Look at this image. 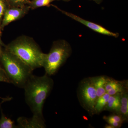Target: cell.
<instances>
[{
	"label": "cell",
	"mask_w": 128,
	"mask_h": 128,
	"mask_svg": "<svg viewBox=\"0 0 128 128\" xmlns=\"http://www.w3.org/2000/svg\"><path fill=\"white\" fill-rule=\"evenodd\" d=\"M54 84L52 79L46 74L42 76L32 74L28 80L23 89L25 101L33 115L44 118V105Z\"/></svg>",
	"instance_id": "6da1fadb"
},
{
	"label": "cell",
	"mask_w": 128,
	"mask_h": 128,
	"mask_svg": "<svg viewBox=\"0 0 128 128\" xmlns=\"http://www.w3.org/2000/svg\"><path fill=\"white\" fill-rule=\"evenodd\" d=\"M79 96L85 109L90 113H94L98 97L96 89L89 78L82 82L79 89Z\"/></svg>",
	"instance_id": "5b68a950"
},
{
	"label": "cell",
	"mask_w": 128,
	"mask_h": 128,
	"mask_svg": "<svg viewBox=\"0 0 128 128\" xmlns=\"http://www.w3.org/2000/svg\"><path fill=\"white\" fill-rule=\"evenodd\" d=\"M51 5L54 7L56 9L58 10L59 11L62 12L63 14H65V15L68 16L70 18L73 19V20L82 24L83 25L86 26L87 27L89 28L90 29H92V30H93V31H95L101 34L110 36L115 37V38H118L119 36V34L117 33H114L113 32H110V31L107 30L106 28L103 27V26L100 25H98V24L94 23L93 22H90V21L86 20L81 18L79 16H76V15L70 13V12H68L65 11L61 10V9H60L59 8L56 6H54V5L52 4H51Z\"/></svg>",
	"instance_id": "8992f818"
},
{
	"label": "cell",
	"mask_w": 128,
	"mask_h": 128,
	"mask_svg": "<svg viewBox=\"0 0 128 128\" xmlns=\"http://www.w3.org/2000/svg\"><path fill=\"white\" fill-rule=\"evenodd\" d=\"M110 95L107 92L97 99L94 108V114H99L104 110Z\"/></svg>",
	"instance_id": "4fadbf2b"
},
{
	"label": "cell",
	"mask_w": 128,
	"mask_h": 128,
	"mask_svg": "<svg viewBox=\"0 0 128 128\" xmlns=\"http://www.w3.org/2000/svg\"><path fill=\"white\" fill-rule=\"evenodd\" d=\"M1 116L0 118V128H17L15 125L14 121L10 118H8L2 112L0 107Z\"/></svg>",
	"instance_id": "9a60e30c"
},
{
	"label": "cell",
	"mask_w": 128,
	"mask_h": 128,
	"mask_svg": "<svg viewBox=\"0 0 128 128\" xmlns=\"http://www.w3.org/2000/svg\"><path fill=\"white\" fill-rule=\"evenodd\" d=\"M104 128H115L114 126L110 125L109 124H106L104 126Z\"/></svg>",
	"instance_id": "7402d4cb"
},
{
	"label": "cell",
	"mask_w": 128,
	"mask_h": 128,
	"mask_svg": "<svg viewBox=\"0 0 128 128\" xmlns=\"http://www.w3.org/2000/svg\"><path fill=\"white\" fill-rule=\"evenodd\" d=\"M121 107V94L110 96L104 110L114 112L119 114Z\"/></svg>",
	"instance_id": "30bf717a"
},
{
	"label": "cell",
	"mask_w": 128,
	"mask_h": 128,
	"mask_svg": "<svg viewBox=\"0 0 128 128\" xmlns=\"http://www.w3.org/2000/svg\"><path fill=\"white\" fill-rule=\"evenodd\" d=\"M64 0V1H69L70 0Z\"/></svg>",
	"instance_id": "d4e9b609"
},
{
	"label": "cell",
	"mask_w": 128,
	"mask_h": 128,
	"mask_svg": "<svg viewBox=\"0 0 128 128\" xmlns=\"http://www.w3.org/2000/svg\"><path fill=\"white\" fill-rule=\"evenodd\" d=\"M72 48L70 44L65 40L54 41L49 52L46 54L43 65L45 74L53 76L57 73L60 67L70 57Z\"/></svg>",
	"instance_id": "277c9868"
},
{
	"label": "cell",
	"mask_w": 128,
	"mask_h": 128,
	"mask_svg": "<svg viewBox=\"0 0 128 128\" xmlns=\"http://www.w3.org/2000/svg\"><path fill=\"white\" fill-rule=\"evenodd\" d=\"M2 50H1L0 48V56L1 55L2 53Z\"/></svg>",
	"instance_id": "cb8c5ba5"
},
{
	"label": "cell",
	"mask_w": 128,
	"mask_h": 128,
	"mask_svg": "<svg viewBox=\"0 0 128 128\" xmlns=\"http://www.w3.org/2000/svg\"><path fill=\"white\" fill-rule=\"evenodd\" d=\"M105 118L114 120V121H116V122H118L122 124L124 121H125L124 119L122 117L121 115L119 114H113L112 115H110L108 116H104Z\"/></svg>",
	"instance_id": "d6986e66"
},
{
	"label": "cell",
	"mask_w": 128,
	"mask_h": 128,
	"mask_svg": "<svg viewBox=\"0 0 128 128\" xmlns=\"http://www.w3.org/2000/svg\"><path fill=\"white\" fill-rule=\"evenodd\" d=\"M5 48L16 56L33 70L42 67L46 54L32 38L19 36L6 45Z\"/></svg>",
	"instance_id": "7a4b0ae2"
},
{
	"label": "cell",
	"mask_w": 128,
	"mask_h": 128,
	"mask_svg": "<svg viewBox=\"0 0 128 128\" xmlns=\"http://www.w3.org/2000/svg\"><path fill=\"white\" fill-rule=\"evenodd\" d=\"M1 32H0V46H4V48L6 47V45H5L4 43L2 42V40L1 38L0 37Z\"/></svg>",
	"instance_id": "44dd1931"
},
{
	"label": "cell",
	"mask_w": 128,
	"mask_h": 128,
	"mask_svg": "<svg viewBox=\"0 0 128 128\" xmlns=\"http://www.w3.org/2000/svg\"><path fill=\"white\" fill-rule=\"evenodd\" d=\"M6 0H0V32L1 33L2 22L5 12L9 7Z\"/></svg>",
	"instance_id": "e0dca14e"
},
{
	"label": "cell",
	"mask_w": 128,
	"mask_h": 128,
	"mask_svg": "<svg viewBox=\"0 0 128 128\" xmlns=\"http://www.w3.org/2000/svg\"><path fill=\"white\" fill-rule=\"evenodd\" d=\"M92 0L94 1L98 4H100L102 2V0Z\"/></svg>",
	"instance_id": "603a6c76"
},
{
	"label": "cell",
	"mask_w": 128,
	"mask_h": 128,
	"mask_svg": "<svg viewBox=\"0 0 128 128\" xmlns=\"http://www.w3.org/2000/svg\"><path fill=\"white\" fill-rule=\"evenodd\" d=\"M107 78L104 76L89 78L96 89L98 98L102 96L106 92L105 86Z\"/></svg>",
	"instance_id": "8fae6325"
},
{
	"label": "cell",
	"mask_w": 128,
	"mask_h": 128,
	"mask_svg": "<svg viewBox=\"0 0 128 128\" xmlns=\"http://www.w3.org/2000/svg\"><path fill=\"white\" fill-rule=\"evenodd\" d=\"M120 114L124 120L128 118V90L121 93V107Z\"/></svg>",
	"instance_id": "7c38bea8"
},
{
	"label": "cell",
	"mask_w": 128,
	"mask_h": 128,
	"mask_svg": "<svg viewBox=\"0 0 128 128\" xmlns=\"http://www.w3.org/2000/svg\"><path fill=\"white\" fill-rule=\"evenodd\" d=\"M56 0H31L28 6L32 10L44 6L49 7L51 2Z\"/></svg>",
	"instance_id": "5bb4252c"
},
{
	"label": "cell",
	"mask_w": 128,
	"mask_h": 128,
	"mask_svg": "<svg viewBox=\"0 0 128 128\" xmlns=\"http://www.w3.org/2000/svg\"><path fill=\"white\" fill-rule=\"evenodd\" d=\"M0 61L10 84L23 89L28 80L33 74V70L19 58L5 48L2 50Z\"/></svg>",
	"instance_id": "3957f363"
},
{
	"label": "cell",
	"mask_w": 128,
	"mask_h": 128,
	"mask_svg": "<svg viewBox=\"0 0 128 128\" xmlns=\"http://www.w3.org/2000/svg\"><path fill=\"white\" fill-rule=\"evenodd\" d=\"M0 82H6V83L10 84V80L7 77L4 70L0 65Z\"/></svg>",
	"instance_id": "ac0fdd59"
},
{
	"label": "cell",
	"mask_w": 128,
	"mask_h": 128,
	"mask_svg": "<svg viewBox=\"0 0 128 128\" xmlns=\"http://www.w3.org/2000/svg\"><path fill=\"white\" fill-rule=\"evenodd\" d=\"M31 0H6L9 7H22L28 6Z\"/></svg>",
	"instance_id": "2e32d148"
},
{
	"label": "cell",
	"mask_w": 128,
	"mask_h": 128,
	"mask_svg": "<svg viewBox=\"0 0 128 128\" xmlns=\"http://www.w3.org/2000/svg\"><path fill=\"white\" fill-rule=\"evenodd\" d=\"M30 9L28 6L22 7H9L5 12L2 22L1 30L12 22L24 17Z\"/></svg>",
	"instance_id": "52a82bcc"
},
{
	"label": "cell",
	"mask_w": 128,
	"mask_h": 128,
	"mask_svg": "<svg viewBox=\"0 0 128 128\" xmlns=\"http://www.w3.org/2000/svg\"><path fill=\"white\" fill-rule=\"evenodd\" d=\"M17 128H46L44 118L33 115L31 118L21 117L17 119Z\"/></svg>",
	"instance_id": "ba28073f"
},
{
	"label": "cell",
	"mask_w": 128,
	"mask_h": 128,
	"mask_svg": "<svg viewBox=\"0 0 128 128\" xmlns=\"http://www.w3.org/2000/svg\"><path fill=\"white\" fill-rule=\"evenodd\" d=\"M103 119L105 120L108 124L112 125L114 127V128H120L121 127V124H122L118 122H116L114 121V120H112L108 119V118H105V116L103 117Z\"/></svg>",
	"instance_id": "ffe728a7"
},
{
	"label": "cell",
	"mask_w": 128,
	"mask_h": 128,
	"mask_svg": "<svg viewBox=\"0 0 128 128\" xmlns=\"http://www.w3.org/2000/svg\"><path fill=\"white\" fill-rule=\"evenodd\" d=\"M106 92L110 96L117 94H121L128 90L127 83L118 81L112 78H107L105 86Z\"/></svg>",
	"instance_id": "9c48e42d"
}]
</instances>
